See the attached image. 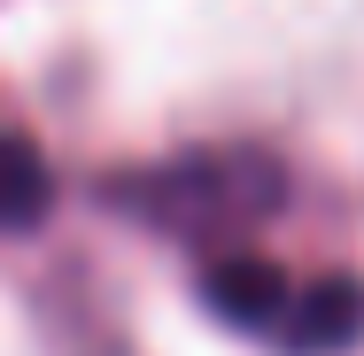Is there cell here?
<instances>
[{"instance_id":"obj_1","label":"cell","mask_w":364,"mask_h":356,"mask_svg":"<svg viewBox=\"0 0 364 356\" xmlns=\"http://www.w3.org/2000/svg\"><path fill=\"white\" fill-rule=\"evenodd\" d=\"M202 302L225 325L272 341L279 356H341L364 333V279H349V271L294 279L272 256H218L202 271Z\"/></svg>"},{"instance_id":"obj_2","label":"cell","mask_w":364,"mask_h":356,"mask_svg":"<svg viewBox=\"0 0 364 356\" xmlns=\"http://www.w3.org/2000/svg\"><path fill=\"white\" fill-rule=\"evenodd\" d=\"M132 202H147L155 225L171 232H218V225H248L256 210H272L279 171L264 155H186V163H163L147 186H132Z\"/></svg>"},{"instance_id":"obj_3","label":"cell","mask_w":364,"mask_h":356,"mask_svg":"<svg viewBox=\"0 0 364 356\" xmlns=\"http://www.w3.org/2000/svg\"><path fill=\"white\" fill-rule=\"evenodd\" d=\"M55 202V178H47V155L23 140L8 117H0V232H31Z\"/></svg>"}]
</instances>
